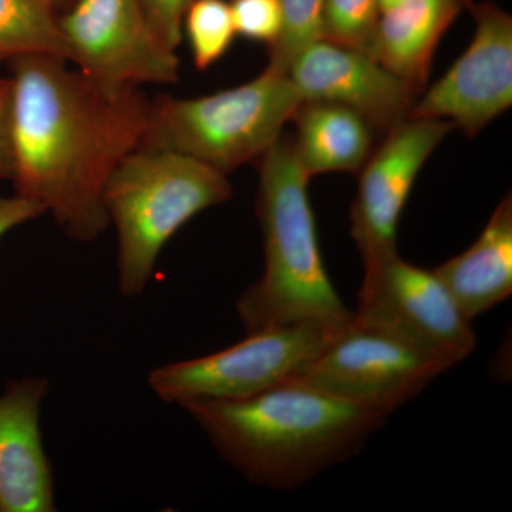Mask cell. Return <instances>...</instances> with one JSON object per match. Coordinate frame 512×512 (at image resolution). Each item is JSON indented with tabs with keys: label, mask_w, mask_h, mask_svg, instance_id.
Instances as JSON below:
<instances>
[{
	"label": "cell",
	"mask_w": 512,
	"mask_h": 512,
	"mask_svg": "<svg viewBox=\"0 0 512 512\" xmlns=\"http://www.w3.org/2000/svg\"><path fill=\"white\" fill-rule=\"evenodd\" d=\"M67 60L25 56L10 70L15 194L42 205L64 234L92 242L109 227L103 192L140 148L151 101L137 89L101 90Z\"/></svg>",
	"instance_id": "obj_1"
},
{
	"label": "cell",
	"mask_w": 512,
	"mask_h": 512,
	"mask_svg": "<svg viewBox=\"0 0 512 512\" xmlns=\"http://www.w3.org/2000/svg\"><path fill=\"white\" fill-rule=\"evenodd\" d=\"M183 409L249 484L284 491L355 457L389 417L298 380L248 399Z\"/></svg>",
	"instance_id": "obj_2"
},
{
	"label": "cell",
	"mask_w": 512,
	"mask_h": 512,
	"mask_svg": "<svg viewBox=\"0 0 512 512\" xmlns=\"http://www.w3.org/2000/svg\"><path fill=\"white\" fill-rule=\"evenodd\" d=\"M258 163L256 215L265 262L259 281L238 298L242 325L247 332L299 323L346 325L352 312L323 264L308 194L311 178L292 141L279 138Z\"/></svg>",
	"instance_id": "obj_3"
},
{
	"label": "cell",
	"mask_w": 512,
	"mask_h": 512,
	"mask_svg": "<svg viewBox=\"0 0 512 512\" xmlns=\"http://www.w3.org/2000/svg\"><path fill=\"white\" fill-rule=\"evenodd\" d=\"M232 198L228 175L173 151L137 148L110 175L103 205L117 235V285L146 291L171 238L202 211Z\"/></svg>",
	"instance_id": "obj_4"
},
{
	"label": "cell",
	"mask_w": 512,
	"mask_h": 512,
	"mask_svg": "<svg viewBox=\"0 0 512 512\" xmlns=\"http://www.w3.org/2000/svg\"><path fill=\"white\" fill-rule=\"evenodd\" d=\"M301 104L288 72L268 64L254 80L232 89L151 101L140 148L183 154L228 175L264 156Z\"/></svg>",
	"instance_id": "obj_5"
},
{
	"label": "cell",
	"mask_w": 512,
	"mask_h": 512,
	"mask_svg": "<svg viewBox=\"0 0 512 512\" xmlns=\"http://www.w3.org/2000/svg\"><path fill=\"white\" fill-rule=\"evenodd\" d=\"M342 326L299 323L248 332L212 355L151 370L148 384L165 403L234 402L298 379Z\"/></svg>",
	"instance_id": "obj_6"
},
{
	"label": "cell",
	"mask_w": 512,
	"mask_h": 512,
	"mask_svg": "<svg viewBox=\"0 0 512 512\" xmlns=\"http://www.w3.org/2000/svg\"><path fill=\"white\" fill-rule=\"evenodd\" d=\"M450 369L392 330L352 318L295 380L390 416Z\"/></svg>",
	"instance_id": "obj_7"
},
{
	"label": "cell",
	"mask_w": 512,
	"mask_h": 512,
	"mask_svg": "<svg viewBox=\"0 0 512 512\" xmlns=\"http://www.w3.org/2000/svg\"><path fill=\"white\" fill-rule=\"evenodd\" d=\"M57 22L69 62L106 93L178 82L175 50L156 35L138 0H73Z\"/></svg>",
	"instance_id": "obj_8"
},
{
	"label": "cell",
	"mask_w": 512,
	"mask_h": 512,
	"mask_svg": "<svg viewBox=\"0 0 512 512\" xmlns=\"http://www.w3.org/2000/svg\"><path fill=\"white\" fill-rule=\"evenodd\" d=\"M365 276L352 318L403 336L456 366L476 350L470 320L436 272L396 252L363 261Z\"/></svg>",
	"instance_id": "obj_9"
},
{
	"label": "cell",
	"mask_w": 512,
	"mask_h": 512,
	"mask_svg": "<svg viewBox=\"0 0 512 512\" xmlns=\"http://www.w3.org/2000/svg\"><path fill=\"white\" fill-rule=\"evenodd\" d=\"M476 32L446 74L420 94L412 119L451 121L468 137L512 104V18L491 2L471 5Z\"/></svg>",
	"instance_id": "obj_10"
},
{
	"label": "cell",
	"mask_w": 512,
	"mask_h": 512,
	"mask_svg": "<svg viewBox=\"0 0 512 512\" xmlns=\"http://www.w3.org/2000/svg\"><path fill=\"white\" fill-rule=\"evenodd\" d=\"M453 127L447 120L409 117L387 131L382 146L360 168L350 218L363 261L397 251V227L413 185Z\"/></svg>",
	"instance_id": "obj_11"
},
{
	"label": "cell",
	"mask_w": 512,
	"mask_h": 512,
	"mask_svg": "<svg viewBox=\"0 0 512 512\" xmlns=\"http://www.w3.org/2000/svg\"><path fill=\"white\" fill-rule=\"evenodd\" d=\"M289 79L302 101L349 107L376 130L409 119L419 94L365 50L323 39L293 60Z\"/></svg>",
	"instance_id": "obj_12"
},
{
	"label": "cell",
	"mask_w": 512,
	"mask_h": 512,
	"mask_svg": "<svg viewBox=\"0 0 512 512\" xmlns=\"http://www.w3.org/2000/svg\"><path fill=\"white\" fill-rule=\"evenodd\" d=\"M45 377L9 380L0 396V512H55V474L43 447Z\"/></svg>",
	"instance_id": "obj_13"
},
{
	"label": "cell",
	"mask_w": 512,
	"mask_h": 512,
	"mask_svg": "<svg viewBox=\"0 0 512 512\" xmlns=\"http://www.w3.org/2000/svg\"><path fill=\"white\" fill-rule=\"evenodd\" d=\"M471 0H407L380 15L367 53L420 94L441 37Z\"/></svg>",
	"instance_id": "obj_14"
},
{
	"label": "cell",
	"mask_w": 512,
	"mask_h": 512,
	"mask_svg": "<svg viewBox=\"0 0 512 512\" xmlns=\"http://www.w3.org/2000/svg\"><path fill=\"white\" fill-rule=\"evenodd\" d=\"M470 322L512 293V197L505 195L470 248L433 269Z\"/></svg>",
	"instance_id": "obj_15"
},
{
	"label": "cell",
	"mask_w": 512,
	"mask_h": 512,
	"mask_svg": "<svg viewBox=\"0 0 512 512\" xmlns=\"http://www.w3.org/2000/svg\"><path fill=\"white\" fill-rule=\"evenodd\" d=\"M292 120L293 150L309 178L335 171L355 173L372 154L373 128L349 107L302 101Z\"/></svg>",
	"instance_id": "obj_16"
},
{
	"label": "cell",
	"mask_w": 512,
	"mask_h": 512,
	"mask_svg": "<svg viewBox=\"0 0 512 512\" xmlns=\"http://www.w3.org/2000/svg\"><path fill=\"white\" fill-rule=\"evenodd\" d=\"M36 55L69 62L56 10L45 0H0V66Z\"/></svg>",
	"instance_id": "obj_17"
},
{
	"label": "cell",
	"mask_w": 512,
	"mask_h": 512,
	"mask_svg": "<svg viewBox=\"0 0 512 512\" xmlns=\"http://www.w3.org/2000/svg\"><path fill=\"white\" fill-rule=\"evenodd\" d=\"M192 60L198 70L210 69L225 56L237 37L227 0H191L183 20Z\"/></svg>",
	"instance_id": "obj_18"
},
{
	"label": "cell",
	"mask_w": 512,
	"mask_h": 512,
	"mask_svg": "<svg viewBox=\"0 0 512 512\" xmlns=\"http://www.w3.org/2000/svg\"><path fill=\"white\" fill-rule=\"evenodd\" d=\"M281 30L269 46V66L288 72L293 60L325 39L326 0H278Z\"/></svg>",
	"instance_id": "obj_19"
},
{
	"label": "cell",
	"mask_w": 512,
	"mask_h": 512,
	"mask_svg": "<svg viewBox=\"0 0 512 512\" xmlns=\"http://www.w3.org/2000/svg\"><path fill=\"white\" fill-rule=\"evenodd\" d=\"M380 15V0H326L325 39L367 52Z\"/></svg>",
	"instance_id": "obj_20"
},
{
	"label": "cell",
	"mask_w": 512,
	"mask_h": 512,
	"mask_svg": "<svg viewBox=\"0 0 512 512\" xmlns=\"http://www.w3.org/2000/svg\"><path fill=\"white\" fill-rule=\"evenodd\" d=\"M232 19L237 35L271 46L281 30L278 0H231Z\"/></svg>",
	"instance_id": "obj_21"
},
{
	"label": "cell",
	"mask_w": 512,
	"mask_h": 512,
	"mask_svg": "<svg viewBox=\"0 0 512 512\" xmlns=\"http://www.w3.org/2000/svg\"><path fill=\"white\" fill-rule=\"evenodd\" d=\"M156 35L170 49L183 40V20L191 0H138Z\"/></svg>",
	"instance_id": "obj_22"
},
{
	"label": "cell",
	"mask_w": 512,
	"mask_h": 512,
	"mask_svg": "<svg viewBox=\"0 0 512 512\" xmlns=\"http://www.w3.org/2000/svg\"><path fill=\"white\" fill-rule=\"evenodd\" d=\"M46 214L45 208L37 202L20 197L18 194L0 195V241L12 229L36 220Z\"/></svg>",
	"instance_id": "obj_23"
},
{
	"label": "cell",
	"mask_w": 512,
	"mask_h": 512,
	"mask_svg": "<svg viewBox=\"0 0 512 512\" xmlns=\"http://www.w3.org/2000/svg\"><path fill=\"white\" fill-rule=\"evenodd\" d=\"M13 173L12 134H10V84L6 77L0 86V178L10 180Z\"/></svg>",
	"instance_id": "obj_24"
},
{
	"label": "cell",
	"mask_w": 512,
	"mask_h": 512,
	"mask_svg": "<svg viewBox=\"0 0 512 512\" xmlns=\"http://www.w3.org/2000/svg\"><path fill=\"white\" fill-rule=\"evenodd\" d=\"M45 2L59 13L60 10L66 9L73 0H45Z\"/></svg>",
	"instance_id": "obj_25"
},
{
	"label": "cell",
	"mask_w": 512,
	"mask_h": 512,
	"mask_svg": "<svg viewBox=\"0 0 512 512\" xmlns=\"http://www.w3.org/2000/svg\"><path fill=\"white\" fill-rule=\"evenodd\" d=\"M404 2H407V0H380V9H382V12H386V10L396 8Z\"/></svg>",
	"instance_id": "obj_26"
},
{
	"label": "cell",
	"mask_w": 512,
	"mask_h": 512,
	"mask_svg": "<svg viewBox=\"0 0 512 512\" xmlns=\"http://www.w3.org/2000/svg\"><path fill=\"white\" fill-rule=\"evenodd\" d=\"M6 77L0 76V86H2L3 82H5Z\"/></svg>",
	"instance_id": "obj_27"
}]
</instances>
